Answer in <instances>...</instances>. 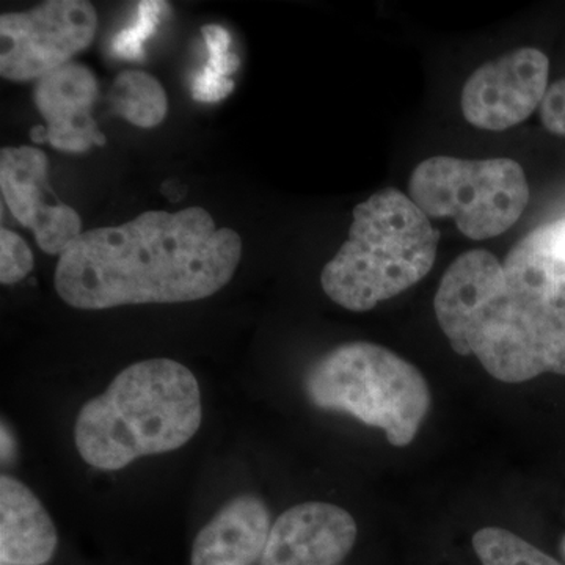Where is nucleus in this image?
<instances>
[{
	"label": "nucleus",
	"mask_w": 565,
	"mask_h": 565,
	"mask_svg": "<svg viewBox=\"0 0 565 565\" xmlns=\"http://www.w3.org/2000/svg\"><path fill=\"white\" fill-rule=\"evenodd\" d=\"M270 530V512L262 498H233L196 534L191 564L253 565L262 561Z\"/></svg>",
	"instance_id": "nucleus-12"
},
{
	"label": "nucleus",
	"mask_w": 565,
	"mask_h": 565,
	"mask_svg": "<svg viewBox=\"0 0 565 565\" xmlns=\"http://www.w3.org/2000/svg\"><path fill=\"white\" fill-rule=\"evenodd\" d=\"M54 522L28 486L0 478V561L3 565H44L57 550Z\"/></svg>",
	"instance_id": "nucleus-13"
},
{
	"label": "nucleus",
	"mask_w": 565,
	"mask_h": 565,
	"mask_svg": "<svg viewBox=\"0 0 565 565\" xmlns=\"http://www.w3.org/2000/svg\"><path fill=\"white\" fill-rule=\"evenodd\" d=\"M473 548L482 565H561L525 539L503 527L479 530L473 535Z\"/></svg>",
	"instance_id": "nucleus-16"
},
{
	"label": "nucleus",
	"mask_w": 565,
	"mask_h": 565,
	"mask_svg": "<svg viewBox=\"0 0 565 565\" xmlns=\"http://www.w3.org/2000/svg\"><path fill=\"white\" fill-rule=\"evenodd\" d=\"M202 418V393L192 371L170 359L143 360L82 405L74 440L85 463L121 470L140 457L182 448L199 433Z\"/></svg>",
	"instance_id": "nucleus-3"
},
{
	"label": "nucleus",
	"mask_w": 565,
	"mask_h": 565,
	"mask_svg": "<svg viewBox=\"0 0 565 565\" xmlns=\"http://www.w3.org/2000/svg\"><path fill=\"white\" fill-rule=\"evenodd\" d=\"M243 239L203 207L147 211L120 226L82 233L55 267V291L77 310L184 303L225 288Z\"/></svg>",
	"instance_id": "nucleus-2"
},
{
	"label": "nucleus",
	"mask_w": 565,
	"mask_h": 565,
	"mask_svg": "<svg viewBox=\"0 0 565 565\" xmlns=\"http://www.w3.org/2000/svg\"><path fill=\"white\" fill-rule=\"evenodd\" d=\"M202 33L210 57L193 79L192 95L200 103H218L234 90L230 76L239 68L241 61L230 51L232 35L222 25H204Z\"/></svg>",
	"instance_id": "nucleus-15"
},
{
	"label": "nucleus",
	"mask_w": 565,
	"mask_h": 565,
	"mask_svg": "<svg viewBox=\"0 0 565 565\" xmlns=\"http://www.w3.org/2000/svg\"><path fill=\"white\" fill-rule=\"evenodd\" d=\"M408 196L429 218H452L468 239L486 241L514 226L530 185L514 159L434 156L415 167Z\"/></svg>",
	"instance_id": "nucleus-6"
},
{
	"label": "nucleus",
	"mask_w": 565,
	"mask_h": 565,
	"mask_svg": "<svg viewBox=\"0 0 565 565\" xmlns=\"http://www.w3.org/2000/svg\"><path fill=\"white\" fill-rule=\"evenodd\" d=\"M111 110L137 128L161 125L169 110V99L161 82L143 71H122L111 84Z\"/></svg>",
	"instance_id": "nucleus-14"
},
{
	"label": "nucleus",
	"mask_w": 565,
	"mask_h": 565,
	"mask_svg": "<svg viewBox=\"0 0 565 565\" xmlns=\"http://www.w3.org/2000/svg\"><path fill=\"white\" fill-rule=\"evenodd\" d=\"M541 120L546 131L565 137V79L550 85L541 106Z\"/></svg>",
	"instance_id": "nucleus-19"
},
{
	"label": "nucleus",
	"mask_w": 565,
	"mask_h": 565,
	"mask_svg": "<svg viewBox=\"0 0 565 565\" xmlns=\"http://www.w3.org/2000/svg\"><path fill=\"white\" fill-rule=\"evenodd\" d=\"M96 29L98 14L85 0H50L29 11L2 14L0 74L13 82H36L87 50Z\"/></svg>",
	"instance_id": "nucleus-7"
},
{
	"label": "nucleus",
	"mask_w": 565,
	"mask_h": 565,
	"mask_svg": "<svg viewBox=\"0 0 565 565\" xmlns=\"http://www.w3.org/2000/svg\"><path fill=\"white\" fill-rule=\"evenodd\" d=\"M33 267V253L20 234L0 232V282L14 285L28 277Z\"/></svg>",
	"instance_id": "nucleus-18"
},
{
	"label": "nucleus",
	"mask_w": 565,
	"mask_h": 565,
	"mask_svg": "<svg viewBox=\"0 0 565 565\" xmlns=\"http://www.w3.org/2000/svg\"><path fill=\"white\" fill-rule=\"evenodd\" d=\"M550 61L535 47H520L487 62L468 77L460 96L465 120L501 132L541 109L548 90Z\"/></svg>",
	"instance_id": "nucleus-8"
},
{
	"label": "nucleus",
	"mask_w": 565,
	"mask_h": 565,
	"mask_svg": "<svg viewBox=\"0 0 565 565\" xmlns=\"http://www.w3.org/2000/svg\"><path fill=\"white\" fill-rule=\"evenodd\" d=\"M10 441H13V437H11L10 430L7 429L6 424H2V459L3 462L11 459V456L14 455L17 448L14 445H11Z\"/></svg>",
	"instance_id": "nucleus-20"
},
{
	"label": "nucleus",
	"mask_w": 565,
	"mask_h": 565,
	"mask_svg": "<svg viewBox=\"0 0 565 565\" xmlns=\"http://www.w3.org/2000/svg\"><path fill=\"white\" fill-rule=\"evenodd\" d=\"M356 535L355 519L340 505L297 504L275 520L262 565H340Z\"/></svg>",
	"instance_id": "nucleus-11"
},
{
	"label": "nucleus",
	"mask_w": 565,
	"mask_h": 565,
	"mask_svg": "<svg viewBox=\"0 0 565 565\" xmlns=\"http://www.w3.org/2000/svg\"><path fill=\"white\" fill-rule=\"evenodd\" d=\"M163 9H166L163 2H156V0L140 2L137 7L136 21L111 40V52L122 61H141L145 54V41L150 39L158 29Z\"/></svg>",
	"instance_id": "nucleus-17"
},
{
	"label": "nucleus",
	"mask_w": 565,
	"mask_h": 565,
	"mask_svg": "<svg viewBox=\"0 0 565 565\" xmlns=\"http://www.w3.org/2000/svg\"><path fill=\"white\" fill-rule=\"evenodd\" d=\"M308 401L384 430L390 445H411L430 411L422 371L384 345L345 343L316 360L303 379Z\"/></svg>",
	"instance_id": "nucleus-5"
},
{
	"label": "nucleus",
	"mask_w": 565,
	"mask_h": 565,
	"mask_svg": "<svg viewBox=\"0 0 565 565\" xmlns=\"http://www.w3.org/2000/svg\"><path fill=\"white\" fill-rule=\"evenodd\" d=\"M437 321L459 355H475L505 384L565 375V215L515 244L503 263L465 252L434 299Z\"/></svg>",
	"instance_id": "nucleus-1"
},
{
	"label": "nucleus",
	"mask_w": 565,
	"mask_h": 565,
	"mask_svg": "<svg viewBox=\"0 0 565 565\" xmlns=\"http://www.w3.org/2000/svg\"><path fill=\"white\" fill-rule=\"evenodd\" d=\"M563 553H564V556H565V535H564V539H563Z\"/></svg>",
	"instance_id": "nucleus-21"
},
{
	"label": "nucleus",
	"mask_w": 565,
	"mask_h": 565,
	"mask_svg": "<svg viewBox=\"0 0 565 565\" xmlns=\"http://www.w3.org/2000/svg\"><path fill=\"white\" fill-rule=\"evenodd\" d=\"M440 233L411 196L388 188L356 204L348 241L323 266V292L355 313L399 296L433 270Z\"/></svg>",
	"instance_id": "nucleus-4"
},
{
	"label": "nucleus",
	"mask_w": 565,
	"mask_h": 565,
	"mask_svg": "<svg viewBox=\"0 0 565 565\" xmlns=\"http://www.w3.org/2000/svg\"><path fill=\"white\" fill-rule=\"evenodd\" d=\"M46 154L35 147L0 151V191L13 217L32 230L41 250L62 256L82 234L79 214L58 202L47 181Z\"/></svg>",
	"instance_id": "nucleus-9"
},
{
	"label": "nucleus",
	"mask_w": 565,
	"mask_h": 565,
	"mask_svg": "<svg viewBox=\"0 0 565 565\" xmlns=\"http://www.w3.org/2000/svg\"><path fill=\"white\" fill-rule=\"evenodd\" d=\"M98 92L95 74L81 63L71 62L36 81L33 103L46 126L32 129L33 143H50L65 152L104 147L106 137L92 115Z\"/></svg>",
	"instance_id": "nucleus-10"
}]
</instances>
